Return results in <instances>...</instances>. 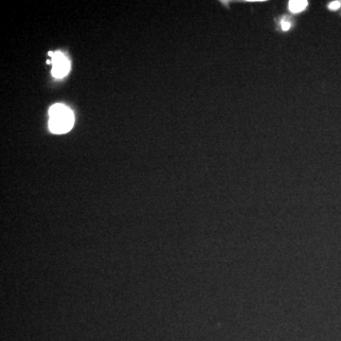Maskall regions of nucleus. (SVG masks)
Listing matches in <instances>:
<instances>
[{
	"instance_id": "f257e3e1",
	"label": "nucleus",
	"mask_w": 341,
	"mask_h": 341,
	"mask_svg": "<svg viewBox=\"0 0 341 341\" xmlns=\"http://www.w3.org/2000/svg\"><path fill=\"white\" fill-rule=\"evenodd\" d=\"M73 124V113L68 107L61 104H57L50 107L49 125L52 133H66L72 128Z\"/></svg>"
},
{
	"instance_id": "f03ea898",
	"label": "nucleus",
	"mask_w": 341,
	"mask_h": 341,
	"mask_svg": "<svg viewBox=\"0 0 341 341\" xmlns=\"http://www.w3.org/2000/svg\"><path fill=\"white\" fill-rule=\"evenodd\" d=\"M52 70L51 73L55 78H63L68 73L70 69V63L66 59V57L62 52H55L52 55Z\"/></svg>"
},
{
	"instance_id": "7ed1b4c3",
	"label": "nucleus",
	"mask_w": 341,
	"mask_h": 341,
	"mask_svg": "<svg viewBox=\"0 0 341 341\" xmlns=\"http://www.w3.org/2000/svg\"><path fill=\"white\" fill-rule=\"evenodd\" d=\"M307 5H308V2L306 0H292V1H289L288 7L291 13L297 14L305 10Z\"/></svg>"
},
{
	"instance_id": "20e7f679",
	"label": "nucleus",
	"mask_w": 341,
	"mask_h": 341,
	"mask_svg": "<svg viewBox=\"0 0 341 341\" xmlns=\"http://www.w3.org/2000/svg\"><path fill=\"white\" fill-rule=\"evenodd\" d=\"M281 25H282V29H283L284 31H288V30L290 29V26H291L290 22H288V21H285L284 19V20H282Z\"/></svg>"
},
{
	"instance_id": "39448f33",
	"label": "nucleus",
	"mask_w": 341,
	"mask_h": 341,
	"mask_svg": "<svg viewBox=\"0 0 341 341\" xmlns=\"http://www.w3.org/2000/svg\"><path fill=\"white\" fill-rule=\"evenodd\" d=\"M329 7H330V9H332V10H337V9L340 7V2H339V1L332 2V3L330 4Z\"/></svg>"
}]
</instances>
